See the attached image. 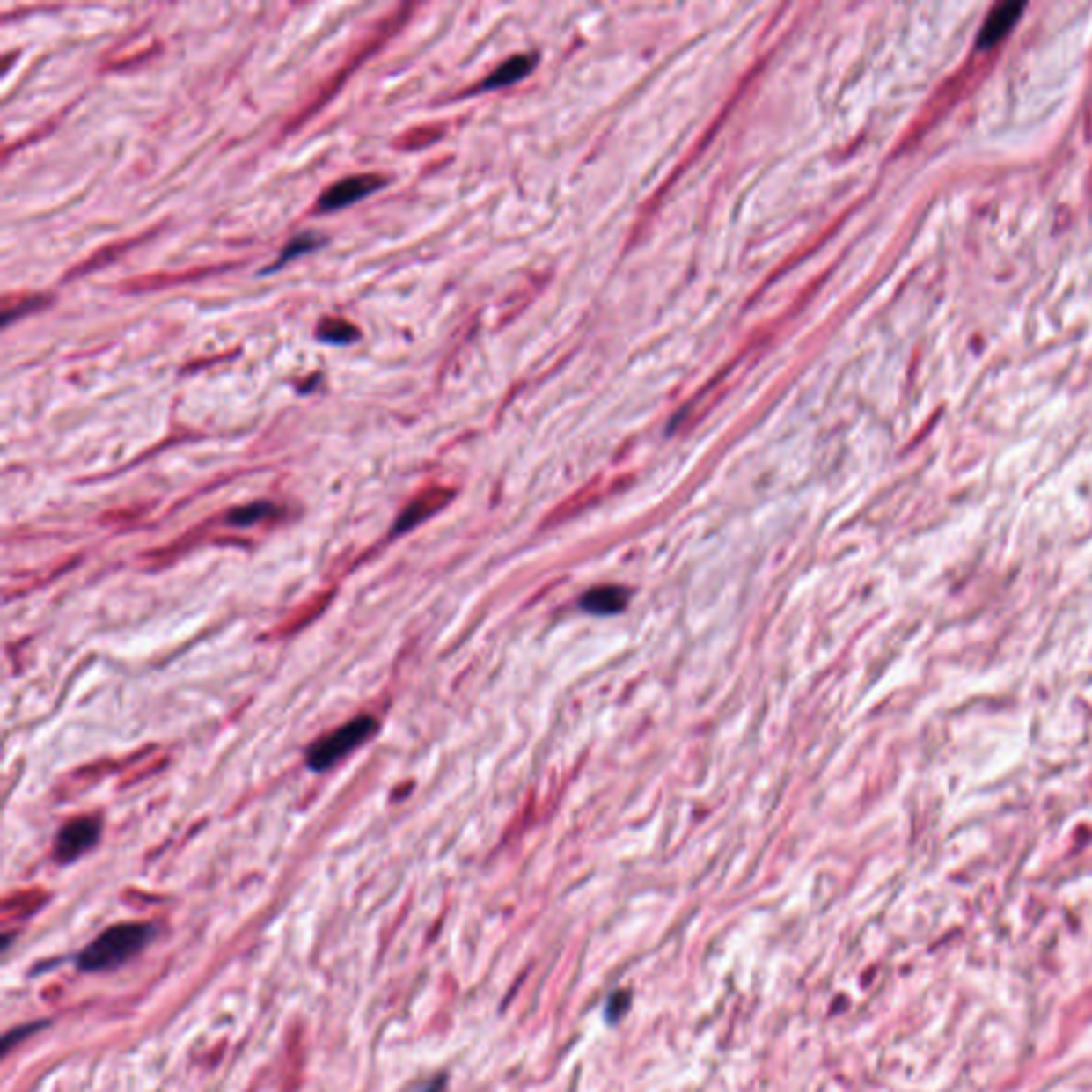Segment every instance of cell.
<instances>
[{"label":"cell","instance_id":"obj_1","mask_svg":"<svg viewBox=\"0 0 1092 1092\" xmlns=\"http://www.w3.org/2000/svg\"><path fill=\"white\" fill-rule=\"evenodd\" d=\"M154 939V926L141 922L115 924L100 933L88 948L77 954V966L84 973H107L127 964L143 952Z\"/></svg>","mask_w":1092,"mask_h":1092},{"label":"cell","instance_id":"obj_2","mask_svg":"<svg viewBox=\"0 0 1092 1092\" xmlns=\"http://www.w3.org/2000/svg\"><path fill=\"white\" fill-rule=\"evenodd\" d=\"M376 732H378V722L374 717H370V715L355 717L352 722L344 723L341 728L333 729V732L311 744L308 751L310 768L316 773L329 771L341 758H346L355 749H359L361 744L370 741Z\"/></svg>","mask_w":1092,"mask_h":1092},{"label":"cell","instance_id":"obj_3","mask_svg":"<svg viewBox=\"0 0 1092 1092\" xmlns=\"http://www.w3.org/2000/svg\"><path fill=\"white\" fill-rule=\"evenodd\" d=\"M386 184V178H382L378 173H359V175H350V178L340 180L333 186L325 190L319 196V211H337V209H344L348 205L356 203V201H363L370 194H374L376 190H380L382 186Z\"/></svg>","mask_w":1092,"mask_h":1092},{"label":"cell","instance_id":"obj_4","mask_svg":"<svg viewBox=\"0 0 1092 1092\" xmlns=\"http://www.w3.org/2000/svg\"><path fill=\"white\" fill-rule=\"evenodd\" d=\"M100 837V826L97 819L92 817H77L73 822H69L67 826L58 832L56 839V854L58 862H75L77 858H82L85 852L97 845V840Z\"/></svg>","mask_w":1092,"mask_h":1092},{"label":"cell","instance_id":"obj_5","mask_svg":"<svg viewBox=\"0 0 1092 1092\" xmlns=\"http://www.w3.org/2000/svg\"><path fill=\"white\" fill-rule=\"evenodd\" d=\"M630 602V591L626 587H596L581 597V608L591 615H617Z\"/></svg>","mask_w":1092,"mask_h":1092},{"label":"cell","instance_id":"obj_6","mask_svg":"<svg viewBox=\"0 0 1092 1092\" xmlns=\"http://www.w3.org/2000/svg\"><path fill=\"white\" fill-rule=\"evenodd\" d=\"M451 497H452V493L444 491V489H431V491L422 493L419 500L412 502V504L406 508L404 515L399 517L397 531L410 530V527H414L416 523H421L422 518L431 517L436 510H440V508L444 506Z\"/></svg>","mask_w":1092,"mask_h":1092},{"label":"cell","instance_id":"obj_7","mask_svg":"<svg viewBox=\"0 0 1092 1092\" xmlns=\"http://www.w3.org/2000/svg\"><path fill=\"white\" fill-rule=\"evenodd\" d=\"M536 56L533 54H521V56H512L510 60H506L504 64H500L495 70H493L491 77H487L482 82V90H493V88H504V85H510L523 79L525 75L531 73L533 64H536Z\"/></svg>","mask_w":1092,"mask_h":1092},{"label":"cell","instance_id":"obj_8","mask_svg":"<svg viewBox=\"0 0 1092 1092\" xmlns=\"http://www.w3.org/2000/svg\"><path fill=\"white\" fill-rule=\"evenodd\" d=\"M1024 9L1022 3H1003L994 9L993 13L988 15L986 24L981 26L979 33V41L981 43H994L1003 37L1005 33L1011 28V24L1018 19L1020 11Z\"/></svg>","mask_w":1092,"mask_h":1092},{"label":"cell","instance_id":"obj_9","mask_svg":"<svg viewBox=\"0 0 1092 1092\" xmlns=\"http://www.w3.org/2000/svg\"><path fill=\"white\" fill-rule=\"evenodd\" d=\"M325 244H326V238H325V235L316 233V231H305V233L295 235V238L290 239L289 244L284 246V248H282L278 260H275V263L271 265V267H267L263 274H269V271L280 269V267H284L286 263H290V260L299 259V256H304V254H308V253H314V250H319L320 246H325Z\"/></svg>","mask_w":1092,"mask_h":1092},{"label":"cell","instance_id":"obj_10","mask_svg":"<svg viewBox=\"0 0 1092 1092\" xmlns=\"http://www.w3.org/2000/svg\"><path fill=\"white\" fill-rule=\"evenodd\" d=\"M316 337L325 344L348 346L361 337V331L344 319H322L316 326Z\"/></svg>","mask_w":1092,"mask_h":1092},{"label":"cell","instance_id":"obj_11","mask_svg":"<svg viewBox=\"0 0 1092 1092\" xmlns=\"http://www.w3.org/2000/svg\"><path fill=\"white\" fill-rule=\"evenodd\" d=\"M269 515H274V506L267 504V502H259V504L235 508V510L229 515V523L238 527H248V525H254V523L263 521V518Z\"/></svg>","mask_w":1092,"mask_h":1092},{"label":"cell","instance_id":"obj_12","mask_svg":"<svg viewBox=\"0 0 1092 1092\" xmlns=\"http://www.w3.org/2000/svg\"><path fill=\"white\" fill-rule=\"evenodd\" d=\"M43 304H48V299H45V297H28V299L19 301V304L7 305V308H4L3 325L9 326V325H11L13 319H22L24 314H28V311H33V310H39Z\"/></svg>","mask_w":1092,"mask_h":1092},{"label":"cell","instance_id":"obj_13","mask_svg":"<svg viewBox=\"0 0 1092 1092\" xmlns=\"http://www.w3.org/2000/svg\"><path fill=\"white\" fill-rule=\"evenodd\" d=\"M627 1008H630V993H626V990H619V993L611 994V999H608V1003H606V1018H608V1022L615 1024L617 1020H621V1015L626 1014Z\"/></svg>","mask_w":1092,"mask_h":1092},{"label":"cell","instance_id":"obj_14","mask_svg":"<svg viewBox=\"0 0 1092 1092\" xmlns=\"http://www.w3.org/2000/svg\"><path fill=\"white\" fill-rule=\"evenodd\" d=\"M440 1090H442V1080H436V1081H431L429 1090H425V1092H440Z\"/></svg>","mask_w":1092,"mask_h":1092}]
</instances>
